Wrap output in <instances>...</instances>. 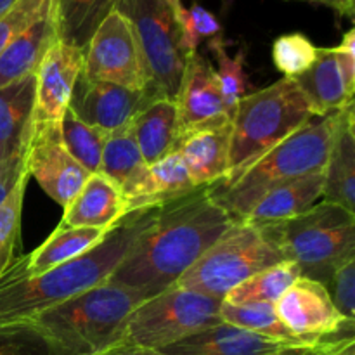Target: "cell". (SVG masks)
Returning <instances> with one entry per match:
<instances>
[{
  "mask_svg": "<svg viewBox=\"0 0 355 355\" xmlns=\"http://www.w3.org/2000/svg\"><path fill=\"white\" fill-rule=\"evenodd\" d=\"M234 224L200 187L159 208L148 229L111 274L110 283L151 298L175 286L205 252Z\"/></svg>",
  "mask_w": 355,
  "mask_h": 355,
  "instance_id": "6da1fadb",
  "label": "cell"
},
{
  "mask_svg": "<svg viewBox=\"0 0 355 355\" xmlns=\"http://www.w3.org/2000/svg\"><path fill=\"white\" fill-rule=\"evenodd\" d=\"M162 207L130 211L107 231L99 245L38 276L24 272L26 255L14 257L0 272V329L24 324L40 312L110 281Z\"/></svg>",
  "mask_w": 355,
  "mask_h": 355,
  "instance_id": "7a4b0ae2",
  "label": "cell"
},
{
  "mask_svg": "<svg viewBox=\"0 0 355 355\" xmlns=\"http://www.w3.org/2000/svg\"><path fill=\"white\" fill-rule=\"evenodd\" d=\"M340 111L312 116L257 159L238 179L225 186L208 187L210 196L232 220L239 222L267 191L290 180L324 172Z\"/></svg>",
  "mask_w": 355,
  "mask_h": 355,
  "instance_id": "3957f363",
  "label": "cell"
},
{
  "mask_svg": "<svg viewBox=\"0 0 355 355\" xmlns=\"http://www.w3.org/2000/svg\"><path fill=\"white\" fill-rule=\"evenodd\" d=\"M144 300L137 291L106 281L24 324L49 343L54 355H96L120 342L128 315Z\"/></svg>",
  "mask_w": 355,
  "mask_h": 355,
  "instance_id": "277c9868",
  "label": "cell"
},
{
  "mask_svg": "<svg viewBox=\"0 0 355 355\" xmlns=\"http://www.w3.org/2000/svg\"><path fill=\"white\" fill-rule=\"evenodd\" d=\"M312 116L311 106L293 78L283 76L259 92L246 94L232 113L227 175L214 186L238 179Z\"/></svg>",
  "mask_w": 355,
  "mask_h": 355,
  "instance_id": "5b68a950",
  "label": "cell"
},
{
  "mask_svg": "<svg viewBox=\"0 0 355 355\" xmlns=\"http://www.w3.org/2000/svg\"><path fill=\"white\" fill-rule=\"evenodd\" d=\"M262 231L283 260L324 286L343 262L355 259V214L328 201Z\"/></svg>",
  "mask_w": 355,
  "mask_h": 355,
  "instance_id": "8992f818",
  "label": "cell"
},
{
  "mask_svg": "<svg viewBox=\"0 0 355 355\" xmlns=\"http://www.w3.org/2000/svg\"><path fill=\"white\" fill-rule=\"evenodd\" d=\"M180 9L182 0H118L116 3V10L134 30L148 71V90L155 99H175L186 69Z\"/></svg>",
  "mask_w": 355,
  "mask_h": 355,
  "instance_id": "52a82bcc",
  "label": "cell"
},
{
  "mask_svg": "<svg viewBox=\"0 0 355 355\" xmlns=\"http://www.w3.org/2000/svg\"><path fill=\"white\" fill-rule=\"evenodd\" d=\"M284 262L262 227L234 222L201 259L180 276L175 286L222 298L260 270Z\"/></svg>",
  "mask_w": 355,
  "mask_h": 355,
  "instance_id": "ba28073f",
  "label": "cell"
},
{
  "mask_svg": "<svg viewBox=\"0 0 355 355\" xmlns=\"http://www.w3.org/2000/svg\"><path fill=\"white\" fill-rule=\"evenodd\" d=\"M222 298L172 286L132 311L118 343L163 350L218 324Z\"/></svg>",
  "mask_w": 355,
  "mask_h": 355,
  "instance_id": "9c48e42d",
  "label": "cell"
},
{
  "mask_svg": "<svg viewBox=\"0 0 355 355\" xmlns=\"http://www.w3.org/2000/svg\"><path fill=\"white\" fill-rule=\"evenodd\" d=\"M83 52L82 73L87 78L134 90H148V71L134 30L127 17L116 9L99 24Z\"/></svg>",
  "mask_w": 355,
  "mask_h": 355,
  "instance_id": "30bf717a",
  "label": "cell"
},
{
  "mask_svg": "<svg viewBox=\"0 0 355 355\" xmlns=\"http://www.w3.org/2000/svg\"><path fill=\"white\" fill-rule=\"evenodd\" d=\"M24 168L38 186L64 210L92 173L87 172L66 149L61 123L31 125L24 151Z\"/></svg>",
  "mask_w": 355,
  "mask_h": 355,
  "instance_id": "8fae6325",
  "label": "cell"
},
{
  "mask_svg": "<svg viewBox=\"0 0 355 355\" xmlns=\"http://www.w3.org/2000/svg\"><path fill=\"white\" fill-rule=\"evenodd\" d=\"M276 314L302 342L354 336V321L336 311L328 288L311 277L300 276L284 291L276 302Z\"/></svg>",
  "mask_w": 355,
  "mask_h": 355,
  "instance_id": "7c38bea8",
  "label": "cell"
},
{
  "mask_svg": "<svg viewBox=\"0 0 355 355\" xmlns=\"http://www.w3.org/2000/svg\"><path fill=\"white\" fill-rule=\"evenodd\" d=\"M83 49L58 38L45 52L35 73V110L31 125L61 123L68 111L73 89L83 71Z\"/></svg>",
  "mask_w": 355,
  "mask_h": 355,
  "instance_id": "4fadbf2b",
  "label": "cell"
},
{
  "mask_svg": "<svg viewBox=\"0 0 355 355\" xmlns=\"http://www.w3.org/2000/svg\"><path fill=\"white\" fill-rule=\"evenodd\" d=\"M153 101L155 99L148 90H134L114 83L96 82L82 73L73 89L69 110L87 125L110 134L130 123L135 114Z\"/></svg>",
  "mask_w": 355,
  "mask_h": 355,
  "instance_id": "5bb4252c",
  "label": "cell"
},
{
  "mask_svg": "<svg viewBox=\"0 0 355 355\" xmlns=\"http://www.w3.org/2000/svg\"><path fill=\"white\" fill-rule=\"evenodd\" d=\"M173 103L177 107L180 134L232 120V113L225 107L214 64L200 52L187 58Z\"/></svg>",
  "mask_w": 355,
  "mask_h": 355,
  "instance_id": "9a60e30c",
  "label": "cell"
},
{
  "mask_svg": "<svg viewBox=\"0 0 355 355\" xmlns=\"http://www.w3.org/2000/svg\"><path fill=\"white\" fill-rule=\"evenodd\" d=\"M231 121L194 128L179 135V153L196 187H210L224 180L229 170Z\"/></svg>",
  "mask_w": 355,
  "mask_h": 355,
  "instance_id": "2e32d148",
  "label": "cell"
},
{
  "mask_svg": "<svg viewBox=\"0 0 355 355\" xmlns=\"http://www.w3.org/2000/svg\"><path fill=\"white\" fill-rule=\"evenodd\" d=\"M35 75L0 87V168L23 163L35 110Z\"/></svg>",
  "mask_w": 355,
  "mask_h": 355,
  "instance_id": "e0dca14e",
  "label": "cell"
},
{
  "mask_svg": "<svg viewBox=\"0 0 355 355\" xmlns=\"http://www.w3.org/2000/svg\"><path fill=\"white\" fill-rule=\"evenodd\" d=\"M286 347L295 345L220 321L159 352L166 355H269Z\"/></svg>",
  "mask_w": 355,
  "mask_h": 355,
  "instance_id": "ac0fdd59",
  "label": "cell"
},
{
  "mask_svg": "<svg viewBox=\"0 0 355 355\" xmlns=\"http://www.w3.org/2000/svg\"><path fill=\"white\" fill-rule=\"evenodd\" d=\"M322 201L355 214V110L349 104L340 111L338 125L324 166Z\"/></svg>",
  "mask_w": 355,
  "mask_h": 355,
  "instance_id": "d6986e66",
  "label": "cell"
},
{
  "mask_svg": "<svg viewBox=\"0 0 355 355\" xmlns=\"http://www.w3.org/2000/svg\"><path fill=\"white\" fill-rule=\"evenodd\" d=\"M125 201L120 189L103 173H92L80 193L64 208L58 227L113 229L125 217Z\"/></svg>",
  "mask_w": 355,
  "mask_h": 355,
  "instance_id": "ffe728a7",
  "label": "cell"
},
{
  "mask_svg": "<svg viewBox=\"0 0 355 355\" xmlns=\"http://www.w3.org/2000/svg\"><path fill=\"white\" fill-rule=\"evenodd\" d=\"M322 187H324L322 172L281 184L267 191L239 222L263 227V225L290 220L311 210L322 200Z\"/></svg>",
  "mask_w": 355,
  "mask_h": 355,
  "instance_id": "44dd1931",
  "label": "cell"
},
{
  "mask_svg": "<svg viewBox=\"0 0 355 355\" xmlns=\"http://www.w3.org/2000/svg\"><path fill=\"white\" fill-rule=\"evenodd\" d=\"M200 189L191 180L189 172L179 153L165 156L159 162L148 165L142 179L134 189L125 194V214L144 208H156Z\"/></svg>",
  "mask_w": 355,
  "mask_h": 355,
  "instance_id": "7402d4cb",
  "label": "cell"
},
{
  "mask_svg": "<svg viewBox=\"0 0 355 355\" xmlns=\"http://www.w3.org/2000/svg\"><path fill=\"white\" fill-rule=\"evenodd\" d=\"M295 83L307 99L314 116H326L354 104V96L343 83L333 47H319L314 64L304 75L297 76Z\"/></svg>",
  "mask_w": 355,
  "mask_h": 355,
  "instance_id": "603a6c76",
  "label": "cell"
},
{
  "mask_svg": "<svg viewBox=\"0 0 355 355\" xmlns=\"http://www.w3.org/2000/svg\"><path fill=\"white\" fill-rule=\"evenodd\" d=\"M58 40L54 10L21 31L0 54V87L35 75L45 52Z\"/></svg>",
  "mask_w": 355,
  "mask_h": 355,
  "instance_id": "cb8c5ba5",
  "label": "cell"
},
{
  "mask_svg": "<svg viewBox=\"0 0 355 355\" xmlns=\"http://www.w3.org/2000/svg\"><path fill=\"white\" fill-rule=\"evenodd\" d=\"M132 130L146 165H153L172 155L180 135L173 99H156L149 103L132 120Z\"/></svg>",
  "mask_w": 355,
  "mask_h": 355,
  "instance_id": "d4e9b609",
  "label": "cell"
},
{
  "mask_svg": "<svg viewBox=\"0 0 355 355\" xmlns=\"http://www.w3.org/2000/svg\"><path fill=\"white\" fill-rule=\"evenodd\" d=\"M111 231V229H110ZM107 231L96 227H55V231L38 248L26 255L24 272L38 276L83 255L103 241Z\"/></svg>",
  "mask_w": 355,
  "mask_h": 355,
  "instance_id": "484cf974",
  "label": "cell"
},
{
  "mask_svg": "<svg viewBox=\"0 0 355 355\" xmlns=\"http://www.w3.org/2000/svg\"><path fill=\"white\" fill-rule=\"evenodd\" d=\"M146 165L130 123L107 134L101 156L99 173L111 180L120 189L121 196L130 193L144 175Z\"/></svg>",
  "mask_w": 355,
  "mask_h": 355,
  "instance_id": "4316f807",
  "label": "cell"
},
{
  "mask_svg": "<svg viewBox=\"0 0 355 355\" xmlns=\"http://www.w3.org/2000/svg\"><path fill=\"white\" fill-rule=\"evenodd\" d=\"M118 0H52L58 38L85 51L99 24L116 9Z\"/></svg>",
  "mask_w": 355,
  "mask_h": 355,
  "instance_id": "83f0119b",
  "label": "cell"
},
{
  "mask_svg": "<svg viewBox=\"0 0 355 355\" xmlns=\"http://www.w3.org/2000/svg\"><path fill=\"white\" fill-rule=\"evenodd\" d=\"M302 276L298 266L293 262H279L272 267L260 270L255 276L248 277L241 284L229 291L224 297L227 304L250 305V304H270L283 297L284 291Z\"/></svg>",
  "mask_w": 355,
  "mask_h": 355,
  "instance_id": "f1b7e54d",
  "label": "cell"
},
{
  "mask_svg": "<svg viewBox=\"0 0 355 355\" xmlns=\"http://www.w3.org/2000/svg\"><path fill=\"white\" fill-rule=\"evenodd\" d=\"M220 319L238 328L248 329V331L259 333V335L269 336V338L281 340V342L293 343V345H309L307 342L295 338L286 326L281 322L276 314V305L270 304H250L238 305L227 304L222 300ZM321 342V340H319Z\"/></svg>",
  "mask_w": 355,
  "mask_h": 355,
  "instance_id": "f546056e",
  "label": "cell"
},
{
  "mask_svg": "<svg viewBox=\"0 0 355 355\" xmlns=\"http://www.w3.org/2000/svg\"><path fill=\"white\" fill-rule=\"evenodd\" d=\"M61 135L69 155L83 166L89 173H97L101 166L104 142L107 139V132L101 128L87 125L69 110L61 120Z\"/></svg>",
  "mask_w": 355,
  "mask_h": 355,
  "instance_id": "4dcf8cb0",
  "label": "cell"
},
{
  "mask_svg": "<svg viewBox=\"0 0 355 355\" xmlns=\"http://www.w3.org/2000/svg\"><path fill=\"white\" fill-rule=\"evenodd\" d=\"M208 47L214 52L215 58H217V68L215 69V75H217L218 83H220L222 96H224L225 107H227L231 113H234V107L243 97L248 94L250 83L248 76H246L245 69V51H239L238 54L232 58L225 51V44L220 37H215L211 40H208Z\"/></svg>",
  "mask_w": 355,
  "mask_h": 355,
  "instance_id": "1f68e13d",
  "label": "cell"
},
{
  "mask_svg": "<svg viewBox=\"0 0 355 355\" xmlns=\"http://www.w3.org/2000/svg\"><path fill=\"white\" fill-rule=\"evenodd\" d=\"M319 47L304 33L281 35L272 44V61L286 78L304 75L318 58Z\"/></svg>",
  "mask_w": 355,
  "mask_h": 355,
  "instance_id": "d6a6232c",
  "label": "cell"
},
{
  "mask_svg": "<svg viewBox=\"0 0 355 355\" xmlns=\"http://www.w3.org/2000/svg\"><path fill=\"white\" fill-rule=\"evenodd\" d=\"M26 184L28 173L24 168L23 175L17 179L10 193L0 205V272L14 259V248H16L17 239H19L21 211H23Z\"/></svg>",
  "mask_w": 355,
  "mask_h": 355,
  "instance_id": "836d02e7",
  "label": "cell"
},
{
  "mask_svg": "<svg viewBox=\"0 0 355 355\" xmlns=\"http://www.w3.org/2000/svg\"><path fill=\"white\" fill-rule=\"evenodd\" d=\"M180 30H182V47L187 58L198 52L201 40H205V38L211 40V38L222 35V26L217 16L200 3H193L189 9L182 6V9H180Z\"/></svg>",
  "mask_w": 355,
  "mask_h": 355,
  "instance_id": "e575fe53",
  "label": "cell"
},
{
  "mask_svg": "<svg viewBox=\"0 0 355 355\" xmlns=\"http://www.w3.org/2000/svg\"><path fill=\"white\" fill-rule=\"evenodd\" d=\"M52 9V0H19L10 10L0 16V54L28 26Z\"/></svg>",
  "mask_w": 355,
  "mask_h": 355,
  "instance_id": "d590c367",
  "label": "cell"
},
{
  "mask_svg": "<svg viewBox=\"0 0 355 355\" xmlns=\"http://www.w3.org/2000/svg\"><path fill=\"white\" fill-rule=\"evenodd\" d=\"M0 355H54L49 343L26 324L0 329Z\"/></svg>",
  "mask_w": 355,
  "mask_h": 355,
  "instance_id": "8d00e7d4",
  "label": "cell"
},
{
  "mask_svg": "<svg viewBox=\"0 0 355 355\" xmlns=\"http://www.w3.org/2000/svg\"><path fill=\"white\" fill-rule=\"evenodd\" d=\"M336 311L349 321L355 318V259L343 262L326 284Z\"/></svg>",
  "mask_w": 355,
  "mask_h": 355,
  "instance_id": "74e56055",
  "label": "cell"
},
{
  "mask_svg": "<svg viewBox=\"0 0 355 355\" xmlns=\"http://www.w3.org/2000/svg\"><path fill=\"white\" fill-rule=\"evenodd\" d=\"M335 58L338 62L340 73H342L343 83L350 96L355 94V30L347 31L342 38V44L336 45Z\"/></svg>",
  "mask_w": 355,
  "mask_h": 355,
  "instance_id": "f35d334b",
  "label": "cell"
},
{
  "mask_svg": "<svg viewBox=\"0 0 355 355\" xmlns=\"http://www.w3.org/2000/svg\"><path fill=\"white\" fill-rule=\"evenodd\" d=\"M354 336H338V338H324L321 342L309 343V345H295L286 347L269 355H338L340 350L352 342Z\"/></svg>",
  "mask_w": 355,
  "mask_h": 355,
  "instance_id": "ab89813d",
  "label": "cell"
},
{
  "mask_svg": "<svg viewBox=\"0 0 355 355\" xmlns=\"http://www.w3.org/2000/svg\"><path fill=\"white\" fill-rule=\"evenodd\" d=\"M24 172V163H17V165H9L2 166L0 168V205L6 200L7 194L10 193V189L14 187V184L17 182L21 175Z\"/></svg>",
  "mask_w": 355,
  "mask_h": 355,
  "instance_id": "60d3db41",
  "label": "cell"
},
{
  "mask_svg": "<svg viewBox=\"0 0 355 355\" xmlns=\"http://www.w3.org/2000/svg\"><path fill=\"white\" fill-rule=\"evenodd\" d=\"M96 355H166L159 350H151V349H142V347L135 345H127V343H116V345L110 347V349L103 350V352Z\"/></svg>",
  "mask_w": 355,
  "mask_h": 355,
  "instance_id": "b9f144b4",
  "label": "cell"
},
{
  "mask_svg": "<svg viewBox=\"0 0 355 355\" xmlns=\"http://www.w3.org/2000/svg\"><path fill=\"white\" fill-rule=\"evenodd\" d=\"M302 2H314V3H322V6L326 7H331V9H335L336 12L342 14V16H347V17H354V12L352 10L347 7L345 0H302Z\"/></svg>",
  "mask_w": 355,
  "mask_h": 355,
  "instance_id": "7bdbcfd3",
  "label": "cell"
},
{
  "mask_svg": "<svg viewBox=\"0 0 355 355\" xmlns=\"http://www.w3.org/2000/svg\"><path fill=\"white\" fill-rule=\"evenodd\" d=\"M17 2H19V0H0V16H3L7 10L12 9Z\"/></svg>",
  "mask_w": 355,
  "mask_h": 355,
  "instance_id": "ee69618b",
  "label": "cell"
},
{
  "mask_svg": "<svg viewBox=\"0 0 355 355\" xmlns=\"http://www.w3.org/2000/svg\"><path fill=\"white\" fill-rule=\"evenodd\" d=\"M345 3H347V7L352 10V12H355V0H345Z\"/></svg>",
  "mask_w": 355,
  "mask_h": 355,
  "instance_id": "f6af8a7d",
  "label": "cell"
}]
</instances>
